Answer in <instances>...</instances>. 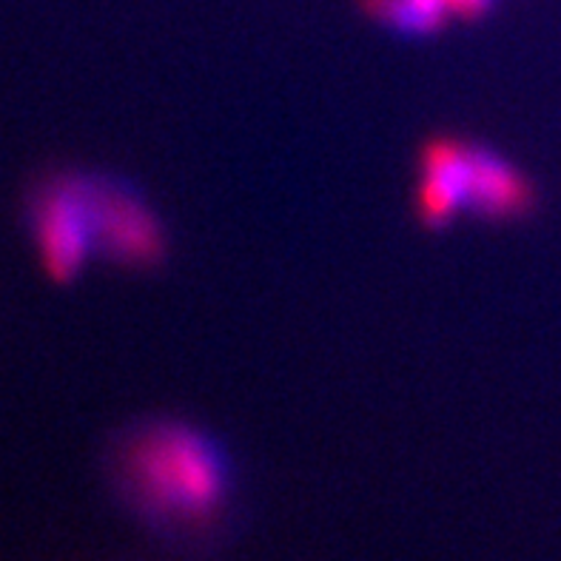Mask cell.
I'll list each match as a JSON object with an SVG mask.
<instances>
[{"mask_svg": "<svg viewBox=\"0 0 561 561\" xmlns=\"http://www.w3.org/2000/svg\"><path fill=\"white\" fill-rule=\"evenodd\" d=\"M123 479L135 502L174 522L211 519L228 491L217 442L185 422H151L128 436Z\"/></svg>", "mask_w": 561, "mask_h": 561, "instance_id": "6da1fadb", "label": "cell"}, {"mask_svg": "<svg viewBox=\"0 0 561 561\" xmlns=\"http://www.w3.org/2000/svg\"><path fill=\"white\" fill-rule=\"evenodd\" d=\"M35 240L51 279L78 277L98 254V178L66 174L46 185L35 203Z\"/></svg>", "mask_w": 561, "mask_h": 561, "instance_id": "7a4b0ae2", "label": "cell"}, {"mask_svg": "<svg viewBox=\"0 0 561 561\" xmlns=\"http://www.w3.org/2000/svg\"><path fill=\"white\" fill-rule=\"evenodd\" d=\"M98 254L131 268H149L165 254L163 226L128 185L98 178Z\"/></svg>", "mask_w": 561, "mask_h": 561, "instance_id": "3957f363", "label": "cell"}, {"mask_svg": "<svg viewBox=\"0 0 561 561\" xmlns=\"http://www.w3.org/2000/svg\"><path fill=\"white\" fill-rule=\"evenodd\" d=\"M470 154L473 142L459 137H434L422 146L413 206L427 228L448 226L468 211Z\"/></svg>", "mask_w": 561, "mask_h": 561, "instance_id": "277c9868", "label": "cell"}, {"mask_svg": "<svg viewBox=\"0 0 561 561\" xmlns=\"http://www.w3.org/2000/svg\"><path fill=\"white\" fill-rule=\"evenodd\" d=\"M536 208V185L499 151L473 142L470 154V206L484 220H519Z\"/></svg>", "mask_w": 561, "mask_h": 561, "instance_id": "5b68a950", "label": "cell"}, {"mask_svg": "<svg viewBox=\"0 0 561 561\" xmlns=\"http://www.w3.org/2000/svg\"><path fill=\"white\" fill-rule=\"evenodd\" d=\"M493 7V0H450V12L462 18H479Z\"/></svg>", "mask_w": 561, "mask_h": 561, "instance_id": "8992f818", "label": "cell"}]
</instances>
